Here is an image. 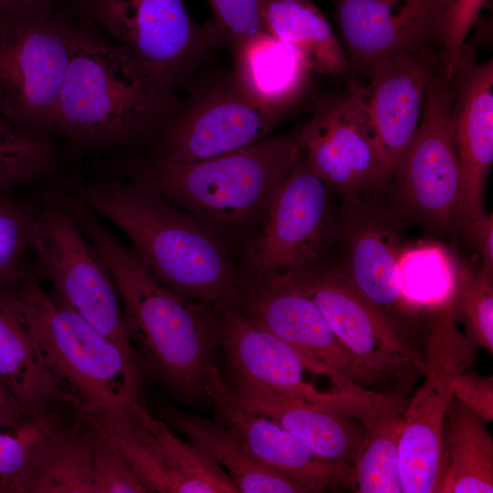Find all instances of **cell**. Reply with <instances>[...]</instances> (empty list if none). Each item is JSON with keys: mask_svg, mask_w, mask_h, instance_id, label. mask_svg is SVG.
Wrapping results in <instances>:
<instances>
[{"mask_svg": "<svg viewBox=\"0 0 493 493\" xmlns=\"http://www.w3.org/2000/svg\"><path fill=\"white\" fill-rule=\"evenodd\" d=\"M404 404H393L363 423L365 435L351 471L359 493H400L399 438Z\"/></svg>", "mask_w": 493, "mask_h": 493, "instance_id": "4dcf8cb0", "label": "cell"}, {"mask_svg": "<svg viewBox=\"0 0 493 493\" xmlns=\"http://www.w3.org/2000/svg\"><path fill=\"white\" fill-rule=\"evenodd\" d=\"M28 328L67 400L96 413L142 401L141 361L109 340L31 272L15 293Z\"/></svg>", "mask_w": 493, "mask_h": 493, "instance_id": "5b68a950", "label": "cell"}, {"mask_svg": "<svg viewBox=\"0 0 493 493\" xmlns=\"http://www.w3.org/2000/svg\"><path fill=\"white\" fill-rule=\"evenodd\" d=\"M206 397L216 421L258 463L299 483L308 492L341 487L352 489L351 470L323 460L278 423L246 409L219 369L207 384Z\"/></svg>", "mask_w": 493, "mask_h": 493, "instance_id": "44dd1931", "label": "cell"}, {"mask_svg": "<svg viewBox=\"0 0 493 493\" xmlns=\"http://www.w3.org/2000/svg\"><path fill=\"white\" fill-rule=\"evenodd\" d=\"M316 303L371 391L407 400L423 375L421 349L330 263L283 273Z\"/></svg>", "mask_w": 493, "mask_h": 493, "instance_id": "9c48e42d", "label": "cell"}, {"mask_svg": "<svg viewBox=\"0 0 493 493\" xmlns=\"http://www.w3.org/2000/svg\"><path fill=\"white\" fill-rule=\"evenodd\" d=\"M159 417L211 456L229 475L238 492H308L299 483L258 463L218 421L165 404L160 407Z\"/></svg>", "mask_w": 493, "mask_h": 493, "instance_id": "4316f807", "label": "cell"}, {"mask_svg": "<svg viewBox=\"0 0 493 493\" xmlns=\"http://www.w3.org/2000/svg\"><path fill=\"white\" fill-rule=\"evenodd\" d=\"M450 110L460 168L455 224L462 230L486 214L485 184L493 163V62L476 60V47L465 45L452 77Z\"/></svg>", "mask_w": 493, "mask_h": 493, "instance_id": "d6986e66", "label": "cell"}, {"mask_svg": "<svg viewBox=\"0 0 493 493\" xmlns=\"http://www.w3.org/2000/svg\"><path fill=\"white\" fill-rule=\"evenodd\" d=\"M38 197L30 247L33 272L47 280L50 291L101 334L139 359L127 335L120 294L105 261L69 211L41 188Z\"/></svg>", "mask_w": 493, "mask_h": 493, "instance_id": "8fae6325", "label": "cell"}, {"mask_svg": "<svg viewBox=\"0 0 493 493\" xmlns=\"http://www.w3.org/2000/svg\"><path fill=\"white\" fill-rule=\"evenodd\" d=\"M449 309L477 349L493 353V278L460 267Z\"/></svg>", "mask_w": 493, "mask_h": 493, "instance_id": "e575fe53", "label": "cell"}, {"mask_svg": "<svg viewBox=\"0 0 493 493\" xmlns=\"http://www.w3.org/2000/svg\"><path fill=\"white\" fill-rule=\"evenodd\" d=\"M299 131L308 164L341 201L372 196L388 188L364 85L354 78L343 92L318 100Z\"/></svg>", "mask_w": 493, "mask_h": 493, "instance_id": "9a60e30c", "label": "cell"}, {"mask_svg": "<svg viewBox=\"0 0 493 493\" xmlns=\"http://www.w3.org/2000/svg\"><path fill=\"white\" fill-rule=\"evenodd\" d=\"M481 257L480 272L493 278V215L485 214L461 230Z\"/></svg>", "mask_w": 493, "mask_h": 493, "instance_id": "ab89813d", "label": "cell"}, {"mask_svg": "<svg viewBox=\"0 0 493 493\" xmlns=\"http://www.w3.org/2000/svg\"><path fill=\"white\" fill-rule=\"evenodd\" d=\"M24 413L5 385L0 381V418Z\"/></svg>", "mask_w": 493, "mask_h": 493, "instance_id": "60d3db41", "label": "cell"}, {"mask_svg": "<svg viewBox=\"0 0 493 493\" xmlns=\"http://www.w3.org/2000/svg\"><path fill=\"white\" fill-rule=\"evenodd\" d=\"M233 48L232 79L262 108L283 116L303 95L312 69L298 47L263 31Z\"/></svg>", "mask_w": 493, "mask_h": 493, "instance_id": "cb8c5ba5", "label": "cell"}, {"mask_svg": "<svg viewBox=\"0 0 493 493\" xmlns=\"http://www.w3.org/2000/svg\"><path fill=\"white\" fill-rule=\"evenodd\" d=\"M452 79L439 58L426 88L417 130L397 160L391 183L399 216L428 228L455 224L460 168L450 119Z\"/></svg>", "mask_w": 493, "mask_h": 493, "instance_id": "4fadbf2b", "label": "cell"}, {"mask_svg": "<svg viewBox=\"0 0 493 493\" xmlns=\"http://www.w3.org/2000/svg\"><path fill=\"white\" fill-rule=\"evenodd\" d=\"M70 2L161 88L176 95L220 43L211 19L203 25L194 22L184 0Z\"/></svg>", "mask_w": 493, "mask_h": 493, "instance_id": "30bf717a", "label": "cell"}, {"mask_svg": "<svg viewBox=\"0 0 493 493\" xmlns=\"http://www.w3.org/2000/svg\"><path fill=\"white\" fill-rule=\"evenodd\" d=\"M444 0H333L344 52L364 74L397 55L441 44Z\"/></svg>", "mask_w": 493, "mask_h": 493, "instance_id": "ffe728a7", "label": "cell"}, {"mask_svg": "<svg viewBox=\"0 0 493 493\" xmlns=\"http://www.w3.org/2000/svg\"><path fill=\"white\" fill-rule=\"evenodd\" d=\"M299 128L194 162L141 163L132 177L155 188L226 243L244 249L301 155Z\"/></svg>", "mask_w": 493, "mask_h": 493, "instance_id": "277c9868", "label": "cell"}, {"mask_svg": "<svg viewBox=\"0 0 493 493\" xmlns=\"http://www.w3.org/2000/svg\"><path fill=\"white\" fill-rule=\"evenodd\" d=\"M80 190L90 208L129 238L165 288L209 305L232 300L242 279L234 251L152 185L135 177H106Z\"/></svg>", "mask_w": 493, "mask_h": 493, "instance_id": "3957f363", "label": "cell"}, {"mask_svg": "<svg viewBox=\"0 0 493 493\" xmlns=\"http://www.w3.org/2000/svg\"><path fill=\"white\" fill-rule=\"evenodd\" d=\"M100 493H148L95 413L87 412Z\"/></svg>", "mask_w": 493, "mask_h": 493, "instance_id": "d590c367", "label": "cell"}, {"mask_svg": "<svg viewBox=\"0 0 493 493\" xmlns=\"http://www.w3.org/2000/svg\"><path fill=\"white\" fill-rule=\"evenodd\" d=\"M229 304L312 362L368 389L364 376L319 307L287 274L242 278Z\"/></svg>", "mask_w": 493, "mask_h": 493, "instance_id": "ac0fdd59", "label": "cell"}, {"mask_svg": "<svg viewBox=\"0 0 493 493\" xmlns=\"http://www.w3.org/2000/svg\"><path fill=\"white\" fill-rule=\"evenodd\" d=\"M148 493H237L226 470L142 401L95 413Z\"/></svg>", "mask_w": 493, "mask_h": 493, "instance_id": "2e32d148", "label": "cell"}, {"mask_svg": "<svg viewBox=\"0 0 493 493\" xmlns=\"http://www.w3.org/2000/svg\"><path fill=\"white\" fill-rule=\"evenodd\" d=\"M67 402L37 414L0 418V493L30 464L44 446L74 416Z\"/></svg>", "mask_w": 493, "mask_h": 493, "instance_id": "1f68e13d", "label": "cell"}, {"mask_svg": "<svg viewBox=\"0 0 493 493\" xmlns=\"http://www.w3.org/2000/svg\"><path fill=\"white\" fill-rule=\"evenodd\" d=\"M39 197L0 191V290L16 293L32 272L30 247Z\"/></svg>", "mask_w": 493, "mask_h": 493, "instance_id": "836d02e7", "label": "cell"}, {"mask_svg": "<svg viewBox=\"0 0 493 493\" xmlns=\"http://www.w3.org/2000/svg\"><path fill=\"white\" fill-rule=\"evenodd\" d=\"M231 380L228 385L246 409L278 423L323 460L352 471L365 435L359 419L253 381Z\"/></svg>", "mask_w": 493, "mask_h": 493, "instance_id": "603a6c76", "label": "cell"}, {"mask_svg": "<svg viewBox=\"0 0 493 493\" xmlns=\"http://www.w3.org/2000/svg\"><path fill=\"white\" fill-rule=\"evenodd\" d=\"M454 396L488 423L493 421V378L469 370L463 372L454 387Z\"/></svg>", "mask_w": 493, "mask_h": 493, "instance_id": "f35d334b", "label": "cell"}, {"mask_svg": "<svg viewBox=\"0 0 493 493\" xmlns=\"http://www.w3.org/2000/svg\"><path fill=\"white\" fill-rule=\"evenodd\" d=\"M0 381L26 414L69 403L28 328L16 294L1 290Z\"/></svg>", "mask_w": 493, "mask_h": 493, "instance_id": "d4e9b609", "label": "cell"}, {"mask_svg": "<svg viewBox=\"0 0 493 493\" xmlns=\"http://www.w3.org/2000/svg\"><path fill=\"white\" fill-rule=\"evenodd\" d=\"M488 0H444L441 16V58L446 74L452 79L467 37L479 19Z\"/></svg>", "mask_w": 493, "mask_h": 493, "instance_id": "8d00e7d4", "label": "cell"}, {"mask_svg": "<svg viewBox=\"0 0 493 493\" xmlns=\"http://www.w3.org/2000/svg\"><path fill=\"white\" fill-rule=\"evenodd\" d=\"M282 118L253 101L231 78L182 102L152 137L147 160L185 163L235 152L267 138Z\"/></svg>", "mask_w": 493, "mask_h": 493, "instance_id": "e0dca14e", "label": "cell"}, {"mask_svg": "<svg viewBox=\"0 0 493 493\" xmlns=\"http://www.w3.org/2000/svg\"><path fill=\"white\" fill-rule=\"evenodd\" d=\"M488 424L454 396L446 418L438 493L493 492V438Z\"/></svg>", "mask_w": 493, "mask_h": 493, "instance_id": "f1b7e54d", "label": "cell"}, {"mask_svg": "<svg viewBox=\"0 0 493 493\" xmlns=\"http://www.w3.org/2000/svg\"><path fill=\"white\" fill-rule=\"evenodd\" d=\"M461 265L446 246L434 242L404 246L398 278L405 301L419 312L448 304Z\"/></svg>", "mask_w": 493, "mask_h": 493, "instance_id": "f546056e", "label": "cell"}, {"mask_svg": "<svg viewBox=\"0 0 493 493\" xmlns=\"http://www.w3.org/2000/svg\"><path fill=\"white\" fill-rule=\"evenodd\" d=\"M5 493H100L85 411H76L10 483Z\"/></svg>", "mask_w": 493, "mask_h": 493, "instance_id": "484cf974", "label": "cell"}, {"mask_svg": "<svg viewBox=\"0 0 493 493\" xmlns=\"http://www.w3.org/2000/svg\"><path fill=\"white\" fill-rule=\"evenodd\" d=\"M333 194L301 152L242 253V278L283 274L325 262L336 226Z\"/></svg>", "mask_w": 493, "mask_h": 493, "instance_id": "7c38bea8", "label": "cell"}, {"mask_svg": "<svg viewBox=\"0 0 493 493\" xmlns=\"http://www.w3.org/2000/svg\"><path fill=\"white\" fill-rule=\"evenodd\" d=\"M60 0L0 7V114L21 131L54 141L59 92L77 10Z\"/></svg>", "mask_w": 493, "mask_h": 493, "instance_id": "8992f818", "label": "cell"}, {"mask_svg": "<svg viewBox=\"0 0 493 493\" xmlns=\"http://www.w3.org/2000/svg\"><path fill=\"white\" fill-rule=\"evenodd\" d=\"M372 196L341 201L338 207L332 247L333 266L370 303L401 331L419 344L424 312L403 297L398 278L402 217Z\"/></svg>", "mask_w": 493, "mask_h": 493, "instance_id": "5bb4252c", "label": "cell"}, {"mask_svg": "<svg viewBox=\"0 0 493 493\" xmlns=\"http://www.w3.org/2000/svg\"><path fill=\"white\" fill-rule=\"evenodd\" d=\"M61 167L54 141L28 135L0 114V191L39 186L58 176Z\"/></svg>", "mask_w": 493, "mask_h": 493, "instance_id": "d6a6232c", "label": "cell"}, {"mask_svg": "<svg viewBox=\"0 0 493 493\" xmlns=\"http://www.w3.org/2000/svg\"><path fill=\"white\" fill-rule=\"evenodd\" d=\"M220 42L233 47L265 31L258 0H207Z\"/></svg>", "mask_w": 493, "mask_h": 493, "instance_id": "74e56055", "label": "cell"}, {"mask_svg": "<svg viewBox=\"0 0 493 493\" xmlns=\"http://www.w3.org/2000/svg\"><path fill=\"white\" fill-rule=\"evenodd\" d=\"M423 383L407 400L399 438L403 493L438 492L445 468V427L456 379L469 370L477 348L461 331L448 304L424 313Z\"/></svg>", "mask_w": 493, "mask_h": 493, "instance_id": "52a82bcc", "label": "cell"}, {"mask_svg": "<svg viewBox=\"0 0 493 493\" xmlns=\"http://www.w3.org/2000/svg\"><path fill=\"white\" fill-rule=\"evenodd\" d=\"M59 203L110 269L120 294L127 335L144 371L181 401L207 400V384L219 369L214 306L186 299L162 285L132 249L104 225L80 191L64 192Z\"/></svg>", "mask_w": 493, "mask_h": 493, "instance_id": "6da1fadb", "label": "cell"}, {"mask_svg": "<svg viewBox=\"0 0 493 493\" xmlns=\"http://www.w3.org/2000/svg\"><path fill=\"white\" fill-rule=\"evenodd\" d=\"M219 350L232 376L343 414L367 420L393 397L362 388L309 361L294 347L258 327L229 303L213 305Z\"/></svg>", "mask_w": 493, "mask_h": 493, "instance_id": "ba28073f", "label": "cell"}, {"mask_svg": "<svg viewBox=\"0 0 493 493\" xmlns=\"http://www.w3.org/2000/svg\"><path fill=\"white\" fill-rule=\"evenodd\" d=\"M26 1H30V0H0V7L12 5H16V4H19V3H23Z\"/></svg>", "mask_w": 493, "mask_h": 493, "instance_id": "b9f144b4", "label": "cell"}, {"mask_svg": "<svg viewBox=\"0 0 493 493\" xmlns=\"http://www.w3.org/2000/svg\"><path fill=\"white\" fill-rule=\"evenodd\" d=\"M182 102L77 11L56 138L81 152L130 148L152 140Z\"/></svg>", "mask_w": 493, "mask_h": 493, "instance_id": "7a4b0ae2", "label": "cell"}, {"mask_svg": "<svg viewBox=\"0 0 493 493\" xmlns=\"http://www.w3.org/2000/svg\"><path fill=\"white\" fill-rule=\"evenodd\" d=\"M440 58L441 52L425 47L383 60L365 73L368 114L389 185L397 160L417 130L427 84Z\"/></svg>", "mask_w": 493, "mask_h": 493, "instance_id": "7402d4cb", "label": "cell"}, {"mask_svg": "<svg viewBox=\"0 0 493 493\" xmlns=\"http://www.w3.org/2000/svg\"><path fill=\"white\" fill-rule=\"evenodd\" d=\"M265 31L300 49L312 70L351 79V67L323 12L310 0H258Z\"/></svg>", "mask_w": 493, "mask_h": 493, "instance_id": "83f0119b", "label": "cell"}]
</instances>
